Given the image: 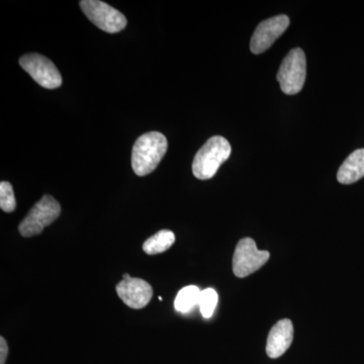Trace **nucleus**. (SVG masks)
Masks as SVG:
<instances>
[{"label":"nucleus","mask_w":364,"mask_h":364,"mask_svg":"<svg viewBox=\"0 0 364 364\" xmlns=\"http://www.w3.org/2000/svg\"><path fill=\"white\" fill-rule=\"evenodd\" d=\"M168 142L159 132H149L136 139L132 151V168L138 176L152 173L166 154Z\"/></svg>","instance_id":"obj_1"},{"label":"nucleus","mask_w":364,"mask_h":364,"mask_svg":"<svg viewBox=\"0 0 364 364\" xmlns=\"http://www.w3.org/2000/svg\"><path fill=\"white\" fill-rule=\"evenodd\" d=\"M231 152V145L224 136H214L208 139L193 159V176L200 181L212 178Z\"/></svg>","instance_id":"obj_2"},{"label":"nucleus","mask_w":364,"mask_h":364,"mask_svg":"<svg viewBox=\"0 0 364 364\" xmlns=\"http://www.w3.org/2000/svg\"><path fill=\"white\" fill-rule=\"evenodd\" d=\"M61 214V205L51 196H44L28 212L21 222L18 231L26 238L39 235L46 227L58 219Z\"/></svg>","instance_id":"obj_3"},{"label":"nucleus","mask_w":364,"mask_h":364,"mask_svg":"<svg viewBox=\"0 0 364 364\" xmlns=\"http://www.w3.org/2000/svg\"><path fill=\"white\" fill-rule=\"evenodd\" d=\"M306 76L305 52L299 48L289 51L277 72V81L284 93L294 95L303 90Z\"/></svg>","instance_id":"obj_4"},{"label":"nucleus","mask_w":364,"mask_h":364,"mask_svg":"<svg viewBox=\"0 0 364 364\" xmlns=\"http://www.w3.org/2000/svg\"><path fill=\"white\" fill-rule=\"evenodd\" d=\"M80 7L88 20L105 32H121L128 23L123 14L104 1L82 0L80 1Z\"/></svg>","instance_id":"obj_5"},{"label":"nucleus","mask_w":364,"mask_h":364,"mask_svg":"<svg viewBox=\"0 0 364 364\" xmlns=\"http://www.w3.org/2000/svg\"><path fill=\"white\" fill-rule=\"evenodd\" d=\"M269 257L270 254L268 251L258 250L253 239H242L235 249L234 274L240 279L248 277L260 269L267 262Z\"/></svg>","instance_id":"obj_6"},{"label":"nucleus","mask_w":364,"mask_h":364,"mask_svg":"<svg viewBox=\"0 0 364 364\" xmlns=\"http://www.w3.org/2000/svg\"><path fill=\"white\" fill-rule=\"evenodd\" d=\"M20 65L43 87L55 90L62 85V76L58 68L47 57L36 53L23 55L20 59Z\"/></svg>","instance_id":"obj_7"},{"label":"nucleus","mask_w":364,"mask_h":364,"mask_svg":"<svg viewBox=\"0 0 364 364\" xmlns=\"http://www.w3.org/2000/svg\"><path fill=\"white\" fill-rule=\"evenodd\" d=\"M289 18L286 14L273 16L261 21L251 38L250 50L253 54L267 51L289 26Z\"/></svg>","instance_id":"obj_8"},{"label":"nucleus","mask_w":364,"mask_h":364,"mask_svg":"<svg viewBox=\"0 0 364 364\" xmlns=\"http://www.w3.org/2000/svg\"><path fill=\"white\" fill-rule=\"evenodd\" d=\"M117 296L127 306L139 310L150 303L153 296L152 287L144 279L131 277L124 273L123 280L116 287Z\"/></svg>","instance_id":"obj_9"},{"label":"nucleus","mask_w":364,"mask_h":364,"mask_svg":"<svg viewBox=\"0 0 364 364\" xmlns=\"http://www.w3.org/2000/svg\"><path fill=\"white\" fill-rule=\"evenodd\" d=\"M294 339V326L291 320L284 318L277 323L268 335L267 353L270 358H279L291 347Z\"/></svg>","instance_id":"obj_10"},{"label":"nucleus","mask_w":364,"mask_h":364,"mask_svg":"<svg viewBox=\"0 0 364 364\" xmlns=\"http://www.w3.org/2000/svg\"><path fill=\"white\" fill-rule=\"evenodd\" d=\"M364 176V149H358L351 153L342 163L337 173L340 183L351 184Z\"/></svg>","instance_id":"obj_11"},{"label":"nucleus","mask_w":364,"mask_h":364,"mask_svg":"<svg viewBox=\"0 0 364 364\" xmlns=\"http://www.w3.org/2000/svg\"><path fill=\"white\" fill-rule=\"evenodd\" d=\"M176 242V235L170 230H161L145 241L143 245L144 252L148 255H156L168 250Z\"/></svg>","instance_id":"obj_12"},{"label":"nucleus","mask_w":364,"mask_h":364,"mask_svg":"<svg viewBox=\"0 0 364 364\" xmlns=\"http://www.w3.org/2000/svg\"><path fill=\"white\" fill-rule=\"evenodd\" d=\"M200 293L202 291L196 286H188L181 289L174 301V308L177 312L186 314L193 310L196 306L198 305Z\"/></svg>","instance_id":"obj_13"},{"label":"nucleus","mask_w":364,"mask_h":364,"mask_svg":"<svg viewBox=\"0 0 364 364\" xmlns=\"http://www.w3.org/2000/svg\"><path fill=\"white\" fill-rule=\"evenodd\" d=\"M218 299H219V296L214 289H205L202 291L198 306H200V313L203 318L212 317L215 306H217Z\"/></svg>","instance_id":"obj_14"},{"label":"nucleus","mask_w":364,"mask_h":364,"mask_svg":"<svg viewBox=\"0 0 364 364\" xmlns=\"http://www.w3.org/2000/svg\"><path fill=\"white\" fill-rule=\"evenodd\" d=\"M16 207L13 186L9 182L2 181L0 183V208L4 212L13 213Z\"/></svg>","instance_id":"obj_15"},{"label":"nucleus","mask_w":364,"mask_h":364,"mask_svg":"<svg viewBox=\"0 0 364 364\" xmlns=\"http://www.w3.org/2000/svg\"><path fill=\"white\" fill-rule=\"evenodd\" d=\"M7 354H9V346L6 339L1 337L0 338V364H6Z\"/></svg>","instance_id":"obj_16"}]
</instances>
